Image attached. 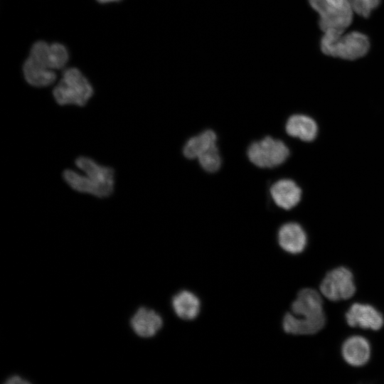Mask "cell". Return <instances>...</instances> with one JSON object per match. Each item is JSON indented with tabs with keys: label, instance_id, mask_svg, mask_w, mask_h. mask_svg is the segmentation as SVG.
Instances as JSON below:
<instances>
[{
	"label": "cell",
	"instance_id": "obj_1",
	"mask_svg": "<svg viewBox=\"0 0 384 384\" xmlns=\"http://www.w3.org/2000/svg\"><path fill=\"white\" fill-rule=\"evenodd\" d=\"M68 60L67 48L60 43H34L24 62L23 72L26 81L36 87H45L56 80V70L62 69Z\"/></svg>",
	"mask_w": 384,
	"mask_h": 384
},
{
	"label": "cell",
	"instance_id": "obj_2",
	"mask_svg": "<svg viewBox=\"0 0 384 384\" xmlns=\"http://www.w3.org/2000/svg\"><path fill=\"white\" fill-rule=\"evenodd\" d=\"M291 309L292 313L286 314L282 321L286 333L311 335L319 331L325 324L321 297L313 289L305 288L299 291Z\"/></svg>",
	"mask_w": 384,
	"mask_h": 384
},
{
	"label": "cell",
	"instance_id": "obj_3",
	"mask_svg": "<svg viewBox=\"0 0 384 384\" xmlns=\"http://www.w3.org/2000/svg\"><path fill=\"white\" fill-rule=\"evenodd\" d=\"M370 48L368 37L362 33L328 31L321 40V51L329 56L356 60L364 56Z\"/></svg>",
	"mask_w": 384,
	"mask_h": 384
},
{
	"label": "cell",
	"instance_id": "obj_4",
	"mask_svg": "<svg viewBox=\"0 0 384 384\" xmlns=\"http://www.w3.org/2000/svg\"><path fill=\"white\" fill-rule=\"evenodd\" d=\"M245 156L256 168L272 169L287 161L290 149L282 139L267 134L251 141L246 147Z\"/></svg>",
	"mask_w": 384,
	"mask_h": 384
},
{
	"label": "cell",
	"instance_id": "obj_5",
	"mask_svg": "<svg viewBox=\"0 0 384 384\" xmlns=\"http://www.w3.org/2000/svg\"><path fill=\"white\" fill-rule=\"evenodd\" d=\"M94 94L88 80L75 68H70L63 73L62 78L54 87L53 96L60 106L87 105Z\"/></svg>",
	"mask_w": 384,
	"mask_h": 384
},
{
	"label": "cell",
	"instance_id": "obj_6",
	"mask_svg": "<svg viewBox=\"0 0 384 384\" xmlns=\"http://www.w3.org/2000/svg\"><path fill=\"white\" fill-rule=\"evenodd\" d=\"M309 2L319 16V25L323 32H344L351 25L354 12L350 4H340L326 0H309Z\"/></svg>",
	"mask_w": 384,
	"mask_h": 384
},
{
	"label": "cell",
	"instance_id": "obj_7",
	"mask_svg": "<svg viewBox=\"0 0 384 384\" xmlns=\"http://www.w3.org/2000/svg\"><path fill=\"white\" fill-rule=\"evenodd\" d=\"M320 291L331 301L351 298L356 291L351 272L343 267L329 272L320 284Z\"/></svg>",
	"mask_w": 384,
	"mask_h": 384
},
{
	"label": "cell",
	"instance_id": "obj_8",
	"mask_svg": "<svg viewBox=\"0 0 384 384\" xmlns=\"http://www.w3.org/2000/svg\"><path fill=\"white\" fill-rule=\"evenodd\" d=\"M75 166L87 177L103 188L110 196L114 191L115 171L112 167L99 164L91 157L80 156L75 159Z\"/></svg>",
	"mask_w": 384,
	"mask_h": 384
},
{
	"label": "cell",
	"instance_id": "obj_9",
	"mask_svg": "<svg viewBox=\"0 0 384 384\" xmlns=\"http://www.w3.org/2000/svg\"><path fill=\"white\" fill-rule=\"evenodd\" d=\"M268 194L277 207L289 210L301 201L302 191L294 180L284 178L270 186Z\"/></svg>",
	"mask_w": 384,
	"mask_h": 384
},
{
	"label": "cell",
	"instance_id": "obj_10",
	"mask_svg": "<svg viewBox=\"0 0 384 384\" xmlns=\"http://www.w3.org/2000/svg\"><path fill=\"white\" fill-rule=\"evenodd\" d=\"M218 134L212 128H206L188 137L181 146L182 156L189 161H196L199 155L218 144Z\"/></svg>",
	"mask_w": 384,
	"mask_h": 384
},
{
	"label": "cell",
	"instance_id": "obj_11",
	"mask_svg": "<svg viewBox=\"0 0 384 384\" xmlns=\"http://www.w3.org/2000/svg\"><path fill=\"white\" fill-rule=\"evenodd\" d=\"M348 324L372 330L380 329L383 324L382 314L368 304H353L346 314Z\"/></svg>",
	"mask_w": 384,
	"mask_h": 384
},
{
	"label": "cell",
	"instance_id": "obj_12",
	"mask_svg": "<svg viewBox=\"0 0 384 384\" xmlns=\"http://www.w3.org/2000/svg\"><path fill=\"white\" fill-rule=\"evenodd\" d=\"M279 246L286 252L297 254L304 250L306 245V234L297 223L288 222L280 226L277 233Z\"/></svg>",
	"mask_w": 384,
	"mask_h": 384
},
{
	"label": "cell",
	"instance_id": "obj_13",
	"mask_svg": "<svg viewBox=\"0 0 384 384\" xmlns=\"http://www.w3.org/2000/svg\"><path fill=\"white\" fill-rule=\"evenodd\" d=\"M286 134L303 142H312L317 136L318 125L309 116L302 114H294L289 116L285 122Z\"/></svg>",
	"mask_w": 384,
	"mask_h": 384
},
{
	"label": "cell",
	"instance_id": "obj_14",
	"mask_svg": "<svg viewBox=\"0 0 384 384\" xmlns=\"http://www.w3.org/2000/svg\"><path fill=\"white\" fill-rule=\"evenodd\" d=\"M131 326L139 336L149 338L154 336L162 327L161 316L154 310L140 307L131 319Z\"/></svg>",
	"mask_w": 384,
	"mask_h": 384
},
{
	"label": "cell",
	"instance_id": "obj_15",
	"mask_svg": "<svg viewBox=\"0 0 384 384\" xmlns=\"http://www.w3.org/2000/svg\"><path fill=\"white\" fill-rule=\"evenodd\" d=\"M62 176L67 185L76 192L90 195L100 199L110 196L103 188L83 173L81 174L75 170L67 169L63 171Z\"/></svg>",
	"mask_w": 384,
	"mask_h": 384
},
{
	"label": "cell",
	"instance_id": "obj_16",
	"mask_svg": "<svg viewBox=\"0 0 384 384\" xmlns=\"http://www.w3.org/2000/svg\"><path fill=\"white\" fill-rule=\"evenodd\" d=\"M345 361L351 366H361L369 360L370 348L368 341L359 336L348 338L342 346Z\"/></svg>",
	"mask_w": 384,
	"mask_h": 384
},
{
	"label": "cell",
	"instance_id": "obj_17",
	"mask_svg": "<svg viewBox=\"0 0 384 384\" xmlns=\"http://www.w3.org/2000/svg\"><path fill=\"white\" fill-rule=\"evenodd\" d=\"M172 308L178 317L190 321L199 314L201 302L198 297L188 290H181L172 298Z\"/></svg>",
	"mask_w": 384,
	"mask_h": 384
},
{
	"label": "cell",
	"instance_id": "obj_18",
	"mask_svg": "<svg viewBox=\"0 0 384 384\" xmlns=\"http://www.w3.org/2000/svg\"><path fill=\"white\" fill-rule=\"evenodd\" d=\"M196 161L206 174H215L219 172L223 166V157L218 144L202 153Z\"/></svg>",
	"mask_w": 384,
	"mask_h": 384
},
{
	"label": "cell",
	"instance_id": "obj_19",
	"mask_svg": "<svg viewBox=\"0 0 384 384\" xmlns=\"http://www.w3.org/2000/svg\"><path fill=\"white\" fill-rule=\"evenodd\" d=\"M354 13L368 17L380 3V0H349Z\"/></svg>",
	"mask_w": 384,
	"mask_h": 384
},
{
	"label": "cell",
	"instance_id": "obj_20",
	"mask_svg": "<svg viewBox=\"0 0 384 384\" xmlns=\"http://www.w3.org/2000/svg\"><path fill=\"white\" fill-rule=\"evenodd\" d=\"M6 383H29L28 380L22 379L18 375H14L9 378L8 380L6 381Z\"/></svg>",
	"mask_w": 384,
	"mask_h": 384
},
{
	"label": "cell",
	"instance_id": "obj_21",
	"mask_svg": "<svg viewBox=\"0 0 384 384\" xmlns=\"http://www.w3.org/2000/svg\"><path fill=\"white\" fill-rule=\"evenodd\" d=\"M99 3L105 4L110 2L119 1L120 0H97Z\"/></svg>",
	"mask_w": 384,
	"mask_h": 384
}]
</instances>
